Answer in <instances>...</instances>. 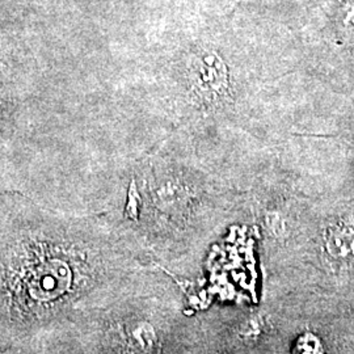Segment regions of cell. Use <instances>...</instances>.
<instances>
[{
	"instance_id": "7a4b0ae2",
	"label": "cell",
	"mask_w": 354,
	"mask_h": 354,
	"mask_svg": "<svg viewBox=\"0 0 354 354\" xmlns=\"http://www.w3.org/2000/svg\"><path fill=\"white\" fill-rule=\"evenodd\" d=\"M189 76L196 92L213 100V97L225 96L228 91L227 67L215 54L196 55L190 64Z\"/></svg>"
},
{
	"instance_id": "3957f363",
	"label": "cell",
	"mask_w": 354,
	"mask_h": 354,
	"mask_svg": "<svg viewBox=\"0 0 354 354\" xmlns=\"http://www.w3.org/2000/svg\"><path fill=\"white\" fill-rule=\"evenodd\" d=\"M327 251L336 259H354V231L346 227L330 230L327 238Z\"/></svg>"
},
{
	"instance_id": "5b68a950",
	"label": "cell",
	"mask_w": 354,
	"mask_h": 354,
	"mask_svg": "<svg viewBox=\"0 0 354 354\" xmlns=\"http://www.w3.org/2000/svg\"><path fill=\"white\" fill-rule=\"evenodd\" d=\"M264 332H266V322L260 317H252L241 326V336L244 340L252 342L261 337Z\"/></svg>"
},
{
	"instance_id": "6da1fadb",
	"label": "cell",
	"mask_w": 354,
	"mask_h": 354,
	"mask_svg": "<svg viewBox=\"0 0 354 354\" xmlns=\"http://www.w3.org/2000/svg\"><path fill=\"white\" fill-rule=\"evenodd\" d=\"M112 264L95 226L0 198V351L38 352L97 308Z\"/></svg>"
},
{
	"instance_id": "277c9868",
	"label": "cell",
	"mask_w": 354,
	"mask_h": 354,
	"mask_svg": "<svg viewBox=\"0 0 354 354\" xmlns=\"http://www.w3.org/2000/svg\"><path fill=\"white\" fill-rule=\"evenodd\" d=\"M292 354H324V348L315 335L304 333L294 342Z\"/></svg>"
}]
</instances>
